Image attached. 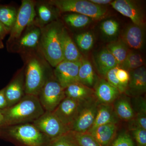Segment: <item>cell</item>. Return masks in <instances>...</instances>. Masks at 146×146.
Returning a JSON list of instances; mask_svg holds the SVG:
<instances>
[{
  "label": "cell",
  "instance_id": "1",
  "mask_svg": "<svg viewBox=\"0 0 146 146\" xmlns=\"http://www.w3.org/2000/svg\"><path fill=\"white\" fill-rule=\"evenodd\" d=\"M5 127L32 123L45 112L38 97L25 95L16 104L2 110Z\"/></svg>",
  "mask_w": 146,
  "mask_h": 146
},
{
  "label": "cell",
  "instance_id": "2",
  "mask_svg": "<svg viewBox=\"0 0 146 146\" xmlns=\"http://www.w3.org/2000/svg\"><path fill=\"white\" fill-rule=\"evenodd\" d=\"M0 137L16 146H48L50 139L33 124L27 123L2 128Z\"/></svg>",
  "mask_w": 146,
  "mask_h": 146
},
{
  "label": "cell",
  "instance_id": "3",
  "mask_svg": "<svg viewBox=\"0 0 146 146\" xmlns=\"http://www.w3.org/2000/svg\"><path fill=\"white\" fill-rule=\"evenodd\" d=\"M41 47L44 56L52 67L64 60L59 33L56 24H51L41 30Z\"/></svg>",
  "mask_w": 146,
  "mask_h": 146
},
{
  "label": "cell",
  "instance_id": "4",
  "mask_svg": "<svg viewBox=\"0 0 146 146\" xmlns=\"http://www.w3.org/2000/svg\"><path fill=\"white\" fill-rule=\"evenodd\" d=\"M48 3L61 12L79 13L96 20L103 18L107 12L104 7L97 5L89 1L52 0Z\"/></svg>",
  "mask_w": 146,
  "mask_h": 146
},
{
  "label": "cell",
  "instance_id": "5",
  "mask_svg": "<svg viewBox=\"0 0 146 146\" xmlns=\"http://www.w3.org/2000/svg\"><path fill=\"white\" fill-rule=\"evenodd\" d=\"M44 68L36 57L31 58L27 63L25 72L26 95L38 96L46 81Z\"/></svg>",
  "mask_w": 146,
  "mask_h": 146
},
{
  "label": "cell",
  "instance_id": "6",
  "mask_svg": "<svg viewBox=\"0 0 146 146\" xmlns=\"http://www.w3.org/2000/svg\"><path fill=\"white\" fill-rule=\"evenodd\" d=\"M45 112H52L66 98L65 89L55 78L47 79L38 96Z\"/></svg>",
  "mask_w": 146,
  "mask_h": 146
},
{
  "label": "cell",
  "instance_id": "7",
  "mask_svg": "<svg viewBox=\"0 0 146 146\" xmlns=\"http://www.w3.org/2000/svg\"><path fill=\"white\" fill-rule=\"evenodd\" d=\"M99 104L95 97L82 102L75 120L71 126V131L76 133L88 132L94 124Z\"/></svg>",
  "mask_w": 146,
  "mask_h": 146
},
{
  "label": "cell",
  "instance_id": "8",
  "mask_svg": "<svg viewBox=\"0 0 146 146\" xmlns=\"http://www.w3.org/2000/svg\"><path fill=\"white\" fill-rule=\"evenodd\" d=\"M35 2L31 0H23L17 12L14 25L10 32L8 42H15L23 34L25 29L33 23L35 16Z\"/></svg>",
  "mask_w": 146,
  "mask_h": 146
},
{
  "label": "cell",
  "instance_id": "9",
  "mask_svg": "<svg viewBox=\"0 0 146 146\" xmlns=\"http://www.w3.org/2000/svg\"><path fill=\"white\" fill-rule=\"evenodd\" d=\"M32 123L50 140L70 131L52 112H45Z\"/></svg>",
  "mask_w": 146,
  "mask_h": 146
},
{
  "label": "cell",
  "instance_id": "10",
  "mask_svg": "<svg viewBox=\"0 0 146 146\" xmlns=\"http://www.w3.org/2000/svg\"><path fill=\"white\" fill-rule=\"evenodd\" d=\"M81 61L63 60L55 68V78L65 89L72 84L78 82V72Z\"/></svg>",
  "mask_w": 146,
  "mask_h": 146
},
{
  "label": "cell",
  "instance_id": "11",
  "mask_svg": "<svg viewBox=\"0 0 146 146\" xmlns=\"http://www.w3.org/2000/svg\"><path fill=\"white\" fill-rule=\"evenodd\" d=\"M115 10L130 18L133 24L145 28V16L141 8L135 1L130 0H116L110 3Z\"/></svg>",
  "mask_w": 146,
  "mask_h": 146
},
{
  "label": "cell",
  "instance_id": "12",
  "mask_svg": "<svg viewBox=\"0 0 146 146\" xmlns=\"http://www.w3.org/2000/svg\"><path fill=\"white\" fill-rule=\"evenodd\" d=\"M81 102L66 97L53 113L70 130L71 126L75 120Z\"/></svg>",
  "mask_w": 146,
  "mask_h": 146
},
{
  "label": "cell",
  "instance_id": "13",
  "mask_svg": "<svg viewBox=\"0 0 146 146\" xmlns=\"http://www.w3.org/2000/svg\"><path fill=\"white\" fill-rule=\"evenodd\" d=\"M5 94L8 107L18 102L25 95V76L23 72L17 75L7 86L5 88Z\"/></svg>",
  "mask_w": 146,
  "mask_h": 146
},
{
  "label": "cell",
  "instance_id": "14",
  "mask_svg": "<svg viewBox=\"0 0 146 146\" xmlns=\"http://www.w3.org/2000/svg\"><path fill=\"white\" fill-rule=\"evenodd\" d=\"M94 88V96L99 104H112L121 94L117 89L104 79L98 80Z\"/></svg>",
  "mask_w": 146,
  "mask_h": 146
},
{
  "label": "cell",
  "instance_id": "15",
  "mask_svg": "<svg viewBox=\"0 0 146 146\" xmlns=\"http://www.w3.org/2000/svg\"><path fill=\"white\" fill-rule=\"evenodd\" d=\"M129 80L125 93L133 96H139L146 90V71L144 66L130 71Z\"/></svg>",
  "mask_w": 146,
  "mask_h": 146
},
{
  "label": "cell",
  "instance_id": "16",
  "mask_svg": "<svg viewBox=\"0 0 146 146\" xmlns=\"http://www.w3.org/2000/svg\"><path fill=\"white\" fill-rule=\"evenodd\" d=\"M122 38V42L127 47L133 49H141L144 45V28L133 24L130 25L124 32Z\"/></svg>",
  "mask_w": 146,
  "mask_h": 146
},
{
  "label": "cell",
  "instance_id": "17",
  "mask_svg": "<svg viewBox=\"0 0 146 146\" xmlns=\"http://www.w3.org/2000/svg\"><path fill=\"white\" fill-rule=\"evenodd\" d=\"M31 28L15 42L17 51L23 52L33 49L39 44L42 33L41 29L37 27Z\"/></svg>",
  "mask_w": 146,
  "mask_h": 146
},
{
  "label": "cell",
  "instance_id": "18",
  "mask_svg": "<svg viewBox=\"0 0 146 146\" xmlns=\"http://www.w3.org/2000/svg\"><path fill=\"white\" fill-rule=\"evenodd\" d=\"M59 36L64 60L80 61L82 59L81 54L66 29L64 28L60 29Z\"/></svg>",
  "mask_w": 146,
  "mask_h": 146
},
{
  "label": "cell",
  "instance_id": "19",
  "mask_svg": "<svg viewBox=\"0 0 146 146\" xmlns=\"http://www.w3.org/2000/svg\"><path fill=\"white\" fill-rule=\"evenodd\" d=\"M119 119L112 104H99L94 124L87 132H91L98 127L106 124H117Z\"/></svg>",
  "mask_w": 146,
  "mask_h": 146
},
{
  "label": "cell",
  "instance_id": "20",
  "mask_svg": "<svg viewBox=\"0 0 146 146\" xmlns=\"http://www.w3.org/2000/svg\"><path fill=\"white\" fill-rule=\"evenodd\" d=\"M116 123H110L98 127L89 132L100 146H108L114 138L117 131Z\"/></svg>",
  "mask_w": 146,
  "mask_h": 146
},
{
  "label": "cell",
  "instance_id": "21",
  "mask_svg": "<svg viewBox=\"0 0 146 146\" xmlns=\"http://www.w3.org/2000/svg\"><path fill=\"white\" fill-rule=\"evenodd\" d=\"M65 96L79 102L87 100L94 96L92 89L84 86L80 82L69 85L65 89Z\"/></svg>",
  "mask_w": 146,
  "mask_h": 146
},
{
  "label": "cell",
  "instance_id": "22",
  "mask_svg": "<svg viewBox=\"0 0 146 146\" xmlns=\"http://www.w3.org/2000/svg\"><path fill=\"white\" fill-rule=\"evenodd\" d=\"M97 70L100 74L106 76L110 70L118 67L115 58L106 48L97 54L95 58Z\"/></svg>",
  "mask_w": 146,
  "mask_h": 146
},
{
  "label": "cell",
  "instance_id": "23",
  "mask_svg": "<svg viewBox=\"0 0 146 146\" xmlns=\"http://www.w3.org/2000/svg\"><path fill=\"white\" fill-rule=\"evenodd\" d=\"M78 82L89 88H94L98 82V78L91 63L86 59L81 60L78 72Z\"/></svg>",
  "mask_w": 146,
  "mask_h": 146
},
{
  "label": "cell",
  "instance_id": "24",
  "mask_svg": "<svg viewBox=\"0 0 146 146\" xmlns=\"http://www.w3.org/2000/svg\"><path fill=\"white\" fill-rule=\"evenodd\" d=\"M114 102L113 107L119 119L130 121L134 118V110L127 98L119 96Z\"/></svg>",
  "mask_w": 146,
  "mask_h": 146
},
{
  "label": "cell",
  "instance_id": "25",
  "mask_svg": "<svg viewBox=\"0 0 146 146\" xmlns=\"http://www.w3.org/2000/svg\"><path fill=\"white\" fill-rule=\"evenodd\" d=\"M127 47L122 41H117L112 42L106 48L115 58L119 68L128 54Z\"/></svg>",
  "mask_w": 146,
  "mask_h": 146
},
{
  "label": "cell",
  "instance_id": "26",
  "mask_svg": "<svg viewBox=\"0 0 146 146\" xmlns=\"http://www.w3.org/2000/svg\"><path fill=\"white\" fill-rule=\"evenodd\" d=\"M17 12L13 7L0 6V21L10 33L17 17Z\"/></svg>",
  "mask_w": 146,
  "mask_h": 146
},
{
  "label": "cell",
  "instance_id": "27",
  "mask_svg": "<svg viewBox=\"0 0 146 146\" xmlns=\"http://www.w3.org/2000/svg\"><path fill=\"white\" fill-rule=\"evenodd\" d=\"M65 23L72 27L82 28L89 25L92 19L88 16L77 13L67 14L64 17Z\"/></svg>",
  "mask_w": 146,
  "mask_h": 146
},
{
  "label": "cell",
  "instance_id": "28",
  "mask_svg": "<svg viewBox=\"0 0 146 146\" xmlns=\"http://www.w3.org/2000/svg\"><path fill=\"white\" fill-rule=\"evenodd\" d=\"M143 64V57L140 54L130 52H129L124 62L120 68L130 71L141 68Z\"/></svg>",
  "mask_w": 146,
  "mask_h": 146
},
{
  "label": "cell",
  "instance_id": "29",
  "mask_svg": "<svg viewBox=\"0 0 146 146\" xmlns=\"http://www.w3.org/2000/svg\"><path fill=\"white\" fill-rule=\"evenodd\" d=\"M48 146H80L76 140L74 133L70 131L50 141Z\"/></svg>",
  "mask_w": 146,
  "mask_h": 146
},
{
  "label": "cell",
  "instance_id": "30",
  "mask_svg": "<svg viewBox=\"0 0 146 146\" xmlns=\"http://www.w3.org/2000/svg\"><path fill=\"white\" fill-rule=\"evenodd\" d=\"M75 39L78 46L84 52L91 50L94 44V35L90 32L79 34L76 36Z\"/></svg>",
  "mask_w": 146,
  "mask_h": 146
},
{
  "label": "cell",
  "instance_id": "31",
  "mask_svg": "<svg viewBox=\"0 0 146 146\" xmlns=\"http://www.w3.org/2000/svg\"><path fill=\"white\" fill-rule=\"evenodd\" d=\"M37 13L40 22L43 24H47L55 18L56 13L49 5L42 4L37 7Z\"/></svg>",
  "mask_w": 146,
  "mask_h": 146
},
{
  "label": "cell",
  "instance_id": "32",
  "mask_svg": "<svg viewBox=\"0 0 146 146\" xmlns=\"http://www.w3.org/2000/svg\"><path fill=\"white\" fill-rule=\"evenodd\" d=\"M119 24L115 20L112 19L106 20L101 24L102 31L108 37H113L117 35L119 32Z\"/></svg>",
  "mask_w": 146,
  "mask_h": 146
},
{
  "label": "cell",
  "instance_id": "33",
  "mask_svg": "<svg viewBox=\"0 0 146 146\" xmlns=\"http://www.w3.org/2000/svg\"><path fill=\"white\" fill-rule=\"evenodd\" d=\"M73 132L76 140L80 146H100L92 135L88 132Z\"/></svg>",
  "mask_w": 146,
  "mask_h": 146
},
{
  "label": "cell",
  "instance_id": "34",
  "mask_svg": "<svg viewBox=\"0 0 146 146\" xmlns=\"http://www.w3.org/2000/svg\"><path fill=\"white\" fill-rule=\"evenodd\" d=\"M118 67H115L109 71L106 74V77L107 79V81L112 86L117 89L120 94L125 93L126 89L120 83L117 78L116 76V73Z\"/></svg>",
  "mask_w": 146,
  "mask_h": 146
},
{
  "label": "cell",
  "instance_id": "35",
  "mask_svg": "<svg viewBox=\"0 0 146 146\" xmlns=\"http://www.w3.org/2000/svg\"><path fill=\"white\" fill-rule=\"evenodd\" d=\"M130 128L138 146H146V130L138 127H130Z\"/></svg>",
  "mask_w": 146,
  "mask_h": 146
},
{
  "label": "cell",
  "instance_id": "36",
  "mask_svg": "<svg viewBox=\"0 0 146 146\" xmlns=\"http://www.w3.org/2000/svg\"><path fill=\"white\" fill-rule=\"evenodd\" d=\"M110 146H134L133 140L126 132L120 133Z\"/></svg>",
  "mask_w": 146,
  "mask_h": 146
},
{
  "label": "cell",
  "instance_id": "37",
  "mask_svg": "<svg viewBox=\"0 0 146 146\" xmlns=\"http://www.w3.org/2000/svg\"><path fill=\"white\" fill-rule=\"evenodd\" d=\"M116 76L120 83L127 89L129 80V74L128 71L118 67Z\"/></svg>",
  "mask_w": 146,
  "mask_h": 146
},
{
  "label": "cell",
  "instance_id": "38",
  "mask_svg": "<svg viewBox=\"0 0 146 146\" xmlns=\"http://www.w3.org/2000/svg\"><path fill=\"white\" fill-rule=\"evenodd\" d=\"M134 100V106L135 110L137 112L136 114H146V100L142 97H138Z\"/></svg>",
  "mask_w": 146,
  "mask_h": 146
},
{
  "label": "cell",
  "instance_id": "39",
  "mask_svg": "<svg viewBox=\"0 0 146 146\" xmlns=\"http://www.w3.org/2000/svg\"><path fill=\"white\" fill-rule=\"evenodd\" d=\"M8 107L5 94V88L0 90V110L5 109Z\"/></svg>",
  "mask_w": 146,
  "mask_h": 146
},
{
  "label": "cell",
  "instance_id": "40",
  "mask_svg": "<svg viewBox=\"0 0 146 146\" xmlns=\"http://www.w3.org/2000/svg\"><path fill=\"white\" fill-rule=\"evenodd\" d=\"M89 1L95 4L101 6L110 4L112 1L111 0H89Z\"/></svg>",
  "mask_w": 146,
  "mask_h": 146
},
{
  "label": "cell",
  "instance_id": "41",
  "mask_svg": "<svg viewBox=\"0 0 146 146\" xmlns=\"http://www.w3.org/2000/svg\"><path fill=\"white\" fill-rule=\"evenodd\" d=\"M8 33H9V32L0 21V40L2 41Z\"/></svg>",
  "mask_w": 146,
  "mask_h": 146
},
{
  "label": "cell",
  "instance_id": "42",
  "mask_svg": "<svg viewBox=\"0 0 146 146\" xmlns=\"http://www.w3.org/2000/svg\"><path fill=\"white\" fill-rule=\"evenodd\" d=\"M5 127V121L4 116L2 110H0V128Z\"/></svg>",
  "mask_w": 146,
  "mask_h": 146
},
{
  "label": "cell",
  "instance_id": "43",
  "mask_svg": "<svg viewBox=\"0 0 146 146\" xmlns=\"http://www.w3.org/2000/svg\"><path fill=\"white\" fill-rule=\"evenodd\" d=\"M4 48V45L3 44L2 41L0 40V49Z\"/></svg>",
  "mask_w": 146,
  "mask_h": 146
}]
</instances>
